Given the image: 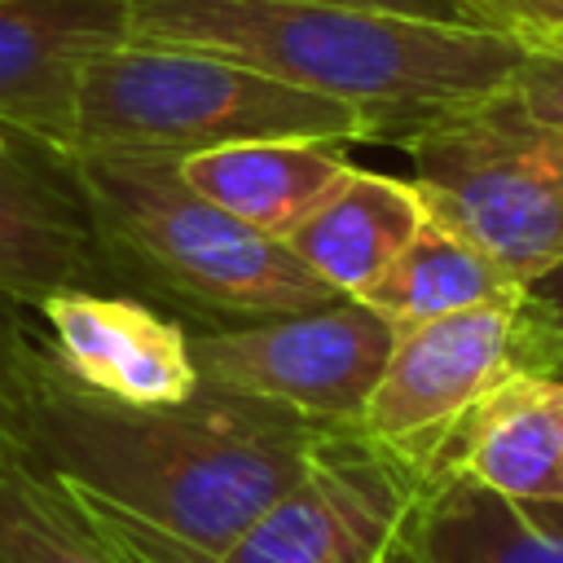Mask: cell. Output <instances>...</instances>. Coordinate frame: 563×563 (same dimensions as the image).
I'll return each mask as SVG.
<instances>
[{
	"instance_id": "6da1fadb",
	"label": "cell",
	"mask_w": 563,
	"mask_h": 563,
	"mask_svg": "<svg viewBox=\"0 0 563 563\" xmlns=\"http://www.w3.org/2000/svg\"><path fill=\"white\" fill-rule=\"evenodd\" d=\"M0 405L9 444L123 563H220L330 431L211 383L176 405L97 396L4 317Z\"/></svg>"
},
{
	"instance_id": "7a4b0ae2",
	"label": "cell",
	"mask_w": 563,
	"mask_h": 563,
	"mask_svg": "<svg viewBox=\"0 0 563 563\" xmlns=\"http://www.w3.org/2000/svg\"><path fill=\"white\" fill-rule=\"evenodd\" d=\"M128 40L246 62L347 106L369 141H405L497 88L523 44L475 22H422L317 0H132Z\"/></svg>"
},
{
	"instance_id": "3957f363",
	"label": "cell",
	"mask_w": 563,
	"mask_h": 563,
	"mask_svg": "<svg viewBox=\"0 0 563 563\" xmlns=\"http://www.w3.org/2000/svg\"><path fill=\"white\" fill-rule=\"evenodd\" d=\"M62 163L119 277L185 312L260 321L343 299L277 238L202 198L172 150H66Z\"/></svg>"
},
{
	"instance_id": "277c9868",
	"label": "cell",
	"mask_w": 563,
	"mask_h": 563,
	"mask_svg": "<svg viewBox=\"0 0 563 563\" xmlns=\"http://www.w3.org/2000/svg\"><path fill=\"white\" fill-rule=\"evenodd\" d=\"M238 141L356 145L369 132L339 101L198 48L123 40L92 53L79 75L70 150L194 154Z\"/></svg>"
},
{
	"instance_id": "5b68a950",
	"label": "cell",
	"mask_w": 563,
	"mask_h": 563,
	"mask_svg": "<svg viewBox=\"0 0 563 563\" xmlns=\"http://www.w3.org/2000/svg\"><path fill=\"white\" fill-rule=\"evenodd\" d=\"M422 211L484 246L523 290L563 264V128L506 88L400 141Z\"/></svg>"
},
{
	"instance_id": "8992f818",
	"label": "cell",
	"mask_w": 563,
	"mask_h": 563,
	"mask_svg": "<svg viewBox=\"0 0 563 563\" xmlns=\"http://www.w3.org/2000/svg\"><path fill=\"white\" fill-rule=\"evenodd\" d=\"M515 374H550L545 330L528 290L506 303H479L396 330L361 431L405 462L440 471L462 418Z\"/></svg>"
},
{
	"instance_id": "52a82bcc",
	"label": "cell",
	"mask_w": 563,
	"mask_h": 563,
	"mask_svg": "<svg viewBox=\"0 0 563 563\" xmlns=\"http://www.w3.org/2000/svg\"><path fill=\"white\" fill-rule=\"evenodd\" d=\"M435 475L361 427H330L303 471L242 528L220 563H383Z\"/></svg>"
},
{
	"instance_id": "ba28073f",
	"label": "cell",
	"mask_w": 563,
	"mask_h": 563,
	"mask_svg": "<svg viewBox=\"0 0 563 563\" xmlns=\"http://www.w3.org/2000/svg\"><path fill=\"white\" fill-rule=\"evenodd\" d=\"M391 321L361 299L308 312L233 321L189 334L202 383L290 409L321 427H361L365 400L391 352Z\"/></svg>"
},
{
	"instance_id": "9c48e42d",
	"label": "cell",
	"mask_w": 563,
	"mask_h": 563,
	"mask_svg": "<svg viewBox=\"0 0 563 563\" xmlns=\"http://www.w3.org/2000/svg\"><path fill=\"white\" fill-rule=\"evenodd\" d=\"M123 277L57 150L0 145V299L44 303L62 290H119Z\"/></svg>"
},
{
	"instance_id": "30bf717a",
	"label": "cell",
	"mask_w": 563,
	"mask_h": 563,
	"mask_svg": "<svg viewBox=\"0 0 563 563\" xmlns=\"http://www.w3.org/2000/svg\"><path fill=\"white\" fill-rule=\"evenodd\" d=\"M53 365L79 387L128 405L189 400L202 378L189 330L123 290H62L35 303Z\"/></svg>"
},
{
	"instance_id": "8fae6325",
	"label": "cell",
	"mask_w": 563,
	"mask_h": 563,
	"mask_svg": "<svg viewBox=\"0 0 563 563\" xmlns=\"http://www.w3.org/2000/svg\"><path fill=\"white\" fill-rule=\"evenodd\" d=\"M132 0H0V128L70 150L79 75L128 40Z\"/></svg>"
},
{
	"instance_id": "7c38bea8",
	"label": "cell",
	"mask_w": 563,
	"mask_h": 563,
	"mask_svg": "<svg viewBox=\"0 0 563 563\" xmlns=\"http://www.w3.org/2000/svg\"><path fill=\"white\" fill-rule=\"evenodd\" d=\"M559 387L550 374L506 378L462 418L440 466L506 501H563Z\"/></svg>"
},
{
	"instance_id": "4fadbf2b",
	"label": "cell",
	"mask_w": 563,
	"mask_h": 563,
	"mask_svg": "<svg viewBox=\"0 0 563 563\" xmlns=\"http://www.w3.org/2000/svg\"><path fill=\"white\" fill-rule=\"evenodd\" d=\"M396 563H563V501H506L440 466Z\"/></svg>"
},
{
	"instance_id": "5bb4252c",
	"label": "cell",
	"mask_w": 563,
	"mask_h": 563,
	"mask_svg": "<svg viewBox=\"0 0 563 563\" xmlns=\"http://www.w3.org/2000/svg\"><path fill=\"white\" fill-rule=\"evenodd\" d=\"M422 198L409 180L347 167V176L282 238V246L334 295H361L413 238Z\"/></svg>"
},
{
	"instance_id": "9a60e30c",
	"label": "cell",
	"mask_w": 563,
	"mask_h": 563,
	"mask_svg": "<svg viewBox=\"0 0 563 563\" xmlns=\"http://www.w3.org/2000/svg\"><path fill=\"white\" fill-rule=\"evenodd\" d=\"M343 145L325 141H238L180 154V176L220 211L264 238H286L343 176Z\"/></svg>"
},
{
	"instance_id": "2e32d148",
	"label": "cell",
	"mask_w": 563,
	"mask_h": 563,
	"mask_svg": "<svg viewBox=\"0 0 563 563\" xmlns=\"http://www.w3.org/2000/svg\"><path fill=\"white\" fill-rule=\"evenodd\" d=\"M523 286L466 233L422 211L413 238L400 246V255L352 299L369 303L391 330L466 312L479 303H506L519 299Z\"/></svg>"
},
{
	"instance_id": "e0dca14e",
	"label": "cell",
	"mask_w": 563,
	"mask_h": 563,
	"mask_svg": "<svg viewBox=\"0 0 563 563\" xmlns=\"http://www.w3.org/2000/svg\"><path fill=\"white\" fill-rule=\"evenodd\" d=\"M0 563H123L66 497L13 449L0 444Z\"/></svg>"
},
{
	"instance_id": "ac0fdd59",
	"label": "cell",
	"mask_w": 563,
	"mask_h": 563,
	"mask_svg": "<svg viewBox=\"0 0 563 563\" xmlns=\"http://www.w3.org/2000/svg\"><path fill=\"white\" fill-rule=\"evenodd\" d=\"M506 92L532 119L563 128V31L545 35L537 44H523V57L506 79Z\"/></svg>"
},
{
	"instance_id": "d6986e66",
	"label": "cell",
	"mask_w": 563,
	"mask_h": 563,
	"mask_svg": "<svg viewBox=\"0 0 563 563\" xmlns=\"http://www.w3.org/2000/svg\"><path fill=\"white\" fill-rule=\"evenodd\" d=\"M466 13L519 44H537L563 31V0H462Z\"/></svg>"
},
{
	"instance_id": "ffe728a7",
	"label": "cell",
	"mask_w": 563,
	"mask_h": 563,
	"mask_svg": "<svg viewBox=\"0 0 563 563\" xmlns=\"http://www.w3.org/2000/svg\"><path fill=\"white\" fill-rule=\"evenodd\" d=\"M528 299L537 308V321L545 330V347H550V374L563 378V264L550 268L545 277H537L528 286Z\"/></svg>"
},
{
	"instance_id": "44dd1931",
	"label": "cell",
	"mask_w": 563,
	"mask_h": 563,
	"mask_svg": "<svg viewBox=\"0 0 563 563\" xmlns=\"http://www.w3.org/2000/svg\"><path fill=\"white\" fill-rule=\"evenodd\" d=\"M317 4H347L369 13H391V18H422V22H475L462 0H317Z\"/></svg>"
},
{
	"instance_id": "7402d4cb",
	"label": "cell",
	"mask_w": 563,
	"mask_h": 563,
	"mask_svg": "<svg viewBox=\"0 0 563 563\" xmlns=\"http://www.w3.org/2000/svg\"><path fill=\"white\" fill-rule=\"evenodd\" d=\"M0 444H9V427H4V405H0Z\"/></svg>"
},
{
	"instance_id": "603a6c76",
	"label": "cell",
	"mask_w": 563,
	"mask_h": 563,
	"mask_svg": "<svg viewBox=\"0 0 563 563\" xmlns=\"http://www.w3.org/2000/svg\"><path fill=\"white\" fill-rule=\"evenodd\" d=\"M383 563H396V550H391V554H387V559H383Z\"/></svg>"
},
{
	"instance_id": "cb8c5ba5",
	"label": "cell",
	"mask_w": 563,
	"mask_h": 563,
	"mask_svg": "<svg viewBox=\"0 0 563 563\" xmlns=\"http://www.w3.org/2000/svg\"><path fill=\"white\" fill-rule=\"evenodd\" d=\"M559 383H563V378H559ZM559 405H563V387H559Z\"/></svg>"
},
{
	"instance_id": "d4e9b609",
	"label": "cell",
	"mask_w": 563,
	"mask_h": 563,
	"mask_svg": "<svg viewBox=\"0 0 563 563\" xmlns=\"http://www.w3.org/2000/svg\"><path fill=\"white\" fill-rule=\"evenodd\" d=\"M4 136H9V132H4V128H0V145H4Z\"/></svg>"
}]
</instances>
